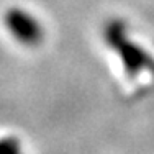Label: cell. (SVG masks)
<instances>
[{
	"label": "cell",
	"instance_id": "obj_1",
	"mask_svg": "<svg viewBox=\"0 0 154 154\" xmlns=\"http://www.w3.org/2000/svg\"><path fill=\"white\" fill-rule=\"evenodd\" d=\"M103 39L123 66L125 74L136 77L146 71H154V57L130 36L123 20L113 18L103 28Z\"/></svg>",
	"mask_w": 154,
	"mask_h": 154
},
{
	"label": "cell",
	"instance_id": "obj_2",
	"mask_svg": "<svg viewBox=\"0 0 154 154\" xmlns=\"http://www.w3.org/2000/svg\"><path fill=\"white\" fill-rule=\"evenodd\" d=\"M0 154H23V148L15 138L2 139L0 141Z\"/></svg>",
	"mask_w": 154,
	"mask_h": 154
}]
</instances>
